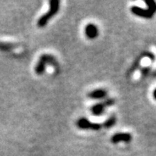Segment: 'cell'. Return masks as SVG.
<instances>
[{
    "label": "cell",
    "mask_w": 156,
    "mask_h": 156,
    "mask_svg": "<svg viewBox=\"0 0 156 156\" xmlns=\"http://www.w3.org/2000/svg\"><path fill=\"white\" fill-rule=\"evenodd\" d=\"M153 96H154V98L156 100V89L154 90V92H153Z\"/></svg>",
    "instance_id": "5bb4252c"
},
{
    "label": "cell",
    "mask_w": 156,
    "mask_h": 156,
    "mask_svg": "<svg viewBox=\"0 0 156 156\" xmlns=\"http://www.w3.org/2000/svg\"><path fill=\"white\" fill-rule=\"evenodd\" d=\"M145 4L147 5V10L154 15L156 13V2L154 0H145Z\"/></svg>",
    "instance_id": "8fae6325"
},
{
    "label": "cell",
    "mask_w": 156,
    "mask_h": 156,
    "mask_svg": "<svg viewBox=\"0 0 156 156\" xmlns=\"http://www.w3.org/2000/svg\"><path fill=\"white\" fill-rule=\"evenodd\" d=\"M115 123H116V117H115V115H110L101 125H102V128H111L115 125Z\"/></svg>",
    "instance_id": "30bf717a"
},
{
    "label": "cell",
    "mask_w": 156,
    "mask_h": 156,
    "mask_svg": "<svg viewBox=\"0 0 156 156\" xmlns=\"http://www.w3.org/2000/svg\"><path fill=\"white\" fill-rule=\"evenodd\" d=\"M115 101L112 98H107L105 99V101H101V102H99V103H96L95 105L91 107L90 110H91V113L94 115H96V116H99V115H101L104 111H105V108H108V107L113 106L115 104Z\"/></svg>",
    "instance_id": "7a4b0ae2"
},
{
    "label": "cell",
    "mask_w": 156,
    "mask_h": 156,
    "mask_svg": "<svg viewBox=\"0 0 156 156\" xmlns=\"http://www.w3.org/2000/svg\"><path fill=\"white\" fill-rule=\"evenodd\" d=\"M143 57H149L152 61H154V54H152L151 52L149 51H145V52H143L142 54H140V56L137 57V59L135 60V62H134V64L132 65V67L130 68V70H129V73H134V71L135 69H137L140 66V61L143 58Z\"/></svg>",
    "instance_id": "ba28073f"
},
{
    "label": "cell",
    "mask_w": 156,
    "mask_h": 156,
    "mask_svg": "<svg viewBox=\"0 0 156 156\" xmlns=\"http://www.w3.org/2000/svg\"><path fill=\"white\" fill-rule=\"evenodd\" d=\"M40 59H42L43 61L44 62L47 64H50L53 67H58V62H57V60L52 55H50V54H44L42 56H40Z\"/></svg>",
    "instance_id": "9c48e42d"
},
{
    "label": "cell",
    "mask_w": 156,
    "mask_h": 156,
    "mask_svg": "<svg viewBox=\"0 0 156 156\" xmlns=\"http://www.w3.org/2000/svg\"><path fill=\"white\" fill-rule=\"evenodd\" d=\"M76 126L80 129H83V130H100L102 128V125L100 123H94L89 122V120L85 117H81L76 121Z\"/></svg>",
    "instance_id": "3957f363"
},
{
    "label": "cell",
    "mask_w": 156,
    "mask_h": 156,
    "mask_svg": "<svg viewBox=\"0 0 156 156\" xmlns=\"http://www.w3.org/2000/svg\"><path fill=\"white\" fill-rule=\"evenodd\" d=\"M150 71V67H146L143 68L142 69H141V75L143 76H146L148 73Z\"/></svg>",
    "instance_id": "4fadbf2b"
},
{
    "label": "cell",
    "mask_w": 156,
    "mask_h": 156,
    "mask_svg": "<svg viewBox=\"0 0 156 156\" xmlns=\"http://www.w3.org/2000/svg\"><path fill=\"white\" fill-rule=\"evenodd\" d=\"M132 140V134L129 133H117L114 134L111 138V142L113 144H117L120 142L128 143Z\"/></svg>",
    "instance_id": "5b68a950"
},
{
    "label": "cell",
    "mask_w": 156,
    "mask_h": 156,
    "mask_svg": "<svg viewBox=\"0 0 156 156\" xmlns=\"http://www.w3.org/2000/svg\"><path fill=\"white\" fill-rule=\"evenodd\" d=\"M107 95H108V92L106 89H97L89 92L88 94V97L93 100H101V99L106 98Z\"/></svg>",
    "instance_id": "52a82bcc"
},
{
    "label": "cell",
    "mask_w": 156,
    "mask_h": 156,
    "mask_svg": "<svg viewBox=\"0 0 156 156\" xmlns=\"http://www.w3.org/2000/svg\"><path fill=\"white\" fill-rule=\"evenodd\" d=\"M85 35L89 39H95L99 36L98 27L94 23H89L85 26Z\"/></svg>",
    "instance_id": "8992f818"
},
{
    "label": "cell",
    "mask_w": 156,
    "mask_h": 156,
    "mask_svg": "<svg viewBox=\"0 0 156 156\" xmlns=\"http://www.w3.org/2000/svg\"><path fill=\"white\" fill-rule=\"evenodd\" d=\"M130 11L134 14V16L136 17H141V18H146V19H150V18H153L154 17V14L148 11L147 9H142L140 7H138V6H132L130 8Z\"/></svg>",
    "instance_id": "277c9868"
},
{
    "label": "cell",
    "mask_w": 156,
    "mask_h": 156,
    "mask_svg": "<svg viewBox=\"0 0 156 156\" xmlns=\"http://www.w3.org/2000/svg\"><path fill=\"white\" fill-rule=\"evenodd\" d=\"M60 9V2L58 0H50V10L40 17L37 21V26L39 28H43L47 25L50 20L53 17H55Z\"/></svg>",
    "instance_id": "6da1fadb"
},
{
    "label": "cell",
    "mask_w": 156,
    "mask_h": 156,
    "mask_svg": "<svg viewBox=\"0 0 156 156\" xmlns=\"http://www.w3.org/2000/svg\"><path fill=\"white\" fill-rule=\"evenodd\" d=\"M16 46L17 45L15 44H11V43H0V50L9 51V50H13Z\"/></svg>",
    "instance_id": "7c38bea8"
}]
</instances>
